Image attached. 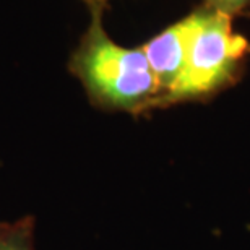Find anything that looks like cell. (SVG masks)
I'll list each match as a JSON object with an SVG mask.
<instances>
[{
    "label": "cell",
    "instance_id": "cell-2",
    "mask_svg": "<svg viewBox=\"0 0 250 250\" xmlns=\"http://www.w3.org/2000/svg\"><path fill=\"white\" fill-rule=\"evenodd\" d=\"M187 20L186 61L163 107L208 103L242 78L250 59V39L232 26V17L198 5Z\"/></svg>",
    "mask_w": 250,
    "mask_h": 250
},
{
    "label": "cell",
    "instance_id": "cell-5",
    "mask_svg": "<svg viewBox=\"0 0 250 250\" xmlns=\"http://www.w3.org/2000/svg\"><path fill=\"white\" fill-rule=\"evenodd\" d=\"M203 5L229 17H239L250 10V0H203Z\"/></svg>",
    "mask_w": 250,
    "mask_h": 250
},
{
    "label": "cell",
    "instance_id": "cell-6",
    "mask_svg": "<svg viewBox=\"0 0 250 250\" xmlns=\"http://www.w3.org/2000/svg\"><path fill=\"white\" fill-rule=\"evenodd\" d=\"M80 2H83L86 5L88 12H104L106 13V10L109 8V3H111L112 0H80Z\"/></svg>",
    "mask_w": 250,
    "mask_h": 250
},
{
    "label": "cell",
    "instance_id": "cell-1",
    "mask_svg": "<svg viewBox=\"0 0 250 250\" xmlns=\"http://www.w3.org/2000/svg\"><path fill=\"white\" fill-rule=\"evenodd\" d=\"M67 70L89 104L133 117L159 109V84L142 46L116 42L104 28V12H89L88 28L68 57Z\"/></svg>",
    "mask_w": 250,
    "mask_h": 250
},
{
    "label": "cell",
    "instance_id": "cell-3",
    "mask_svg": "<svg viewBox=\"0 0 250 250\" xmlns=\"http://www.w3.org/2000/svg\"><path fill=\"white\" fill-rule=\"evenodd\" d=\"M154 77L159 84V109L169 89L177 82L186 61L187 49V20L186 17L167 24L161 31L142 44Z\"/></svg>",
    "mask_w": 250,
    "mask_h": 250
},
{
    "label": "cell",
    "instance_id": "cell-4",
    "mask_svg": "<svg viewBox=\"0 0 250 250\" xmlns=\"http://www.w3.org/2000/svg\"><path fill=\"white\" fill-rule=\"evenodd\" d=\"M36 224V216L29 213L0 219V250H38Z\"/></svg>",
    "mask_w": 250,
    "mask_h": 250
}]
</instances>
